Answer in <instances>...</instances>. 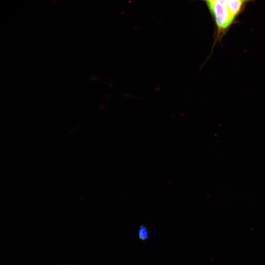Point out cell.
<instances>
[{"label": "cell", "mask_w": 265, "mask_h": 265, "mask_svg": "<svg viewBox=\"0 0 265 265\" xmlns=\"http://www.w3.org/2000/svg\"><path fill=\"white\" fill-rule=\"evenodd\" d=\"M207 4L218 29H226L235 17L227 5V0H208Z\"/></svg>", "instance_id": "6da1fadb"}, {"label": "cell", "mask_w": 265, "mask_h": 265, "mask_svg": "<svg viewBox=\"0 0 265 265\" xmlns=\"http://www.w3.org/2000/svg\"><path fill=\"white\" fill-rule=\"evenodd\" d=\"M242 1L241 0H227V5L235 17L241 10Z\"/></svg>", "instance_id": "7a4b0ae2"}, {"label": "cell", "mask_w": 265, "mask_h": 265, "mask_svg": "<svg viewBox=\"0 0 265 265\" xmlns=\"http://www.w3.org/2000/svg\"><path fill=\"white\" fill-rule=\"evenodd\" d=\"M138 236L140 239L144 241L149 237V232L147 227L143 225L140 226L138 232Z\"/></svg>", "instance_id": "3957f363"}, {"label": "cell", "mask_w": 265, "mask_h": 265, "mask_svg": "<svg viewBox=\"0 0 265 265\" xmlns=\"http://www.w3.org/2000/svg\"><path fill=\"white\" fill-rule=\"evenodd\" d=\"M242 1H248V0H241Z\"/></svg>", "instance_id": "277c9868"}, {"label": "cell", "mask_w": 265, "mask_h": 265, "mask_svg": "<svg viewBox=\"0 0 265 265\" xmlns=\"http://www.w3.org/2000/svg\"><path fill=\"white\" fill-rule=\"evenodd\" d=\"M206 0V1H207V0Z\"/></svg>", "instance_id": "5b68a950"}]
</instances>
